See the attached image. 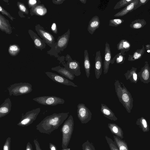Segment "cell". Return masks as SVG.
<instances>
[{
  "instance_id": "cell-1",
  "label": "cell",
  "mask_w": 150,
  "mask_h": 150,
  "mask_svg": "<svg viewBox=\"0 0 150 150\" xmlns=\"http://www.w3.org/2000/svg\"><path fill=\"white\" fill-rule=\"evenodd\" d=\"M69 114V112L54 113L47 116L37 125L36 129L41 133L50 134L62 124Z\"/></svg>"
},
{
  "instance_id": "cell-2",
  "label": "cell",
  "mask_w": 150,
  "mask_h": 150,
  "mask_svg": "<svg viewBox=\"0 0 150 150\" xmlns=\"http://www.w3.org/2000/svg\"><path fill=\"white\" fill-rule=\"evenodd\" d=\"M115 92L120 102L125 108L127 112L130 113L133 106V98L124 84L118 80L114 83Z\"/></svg>"
},
{
  "instance_id": "cell-3",
  "label": "cell",
  "mask_w": 150,
  "mask_h": 150,
  "mask_svg": "<svg viewBox=\"0 0 150 150\" xmlns=\"http://www.w3.org/2000/svg\"><path fill=\"white\" fill-rule=\"evenodd\" d=\"M74 127V121L71 115L63 125L61 132L62 135V149L67 148L71 139Z\"/></svg>"
},
{
  "instance_id": "cell-4",
  "label": "cell",
  "mask_w": 150,
  "mask_h": 150,
  "mask_svg": "<svg viewBox=\"0 0 150 150\" xmlns=\"http://www.w3.org/2000/svg\"><path fill=\"white\" fill-rule=\"evenodd\" d=\"M8 90L9 95L18 96L27 94L32 91V85L28 83H15L10 85Z\"/></svg>"
},
{
  "instance_id": "cell-5",
  "label": "cell",
  "mask_w": 150,
  "mask_h": 150,
  "mask_svg": "<svg viewBox=\"0 0 150 150\" xmlns=\"http://www.w3.org/2000/svg\"><path fill=\"white\" fill-rule=\"evenodd\" d=\"M40 111V108H38L28 111L25 114H22L17 125L23 127L30 125L36 120Z\"/></svg>"
},
{
  "instance_id": "cell-6",
  "label": "cell",
  "mask_w": 150,
  "mask_h": 150,
  "mask_svg": "<svg viewBox=\"0 0 150 150\" xmlns=\"http://www.w3.org/2000/svg\"><path fill=\"white\" fill-rule=\"evenodd\" d=\"M33 100L40 104L50 106L63 104L65 102L63 99L54 96H41L33 98Z\"/></svg>"
},
{
  "instance_id": "cell-7",
  "label": "cell",
  "mask_w": 150,
  "mask_h": 150,
  "mask_svg": "<svg viewBox=\"0 0 150 150\" xmlns=\"http://www.w3.org/2000/svg\"><path fill=\"white\" fill-rule=\"evenodd\" d=\"M77 117L82 124H86L91 119L92 114L89 110L83 103H79L77 106Z\"/></svg>"
},
{
  "instance_id": "cell-8",
  "label": "cell",
  "mask_w": 150,
  "mask_h": 150,
  "mask_svg": "<svg viewBox=\"0 0 150 150\" xmlns=\"http://www.w3.org/2000/svg\"><path fill=\"white\" fill-rule=\"evenodd\" d=\"M45 73L48 77L56 82L67 86L78 87L69 80L62 76L49 71L45 72Z\"/></svg>"
},
{
  "instance_id": "cell-9",
  "label": "cell",
  "mask_w": 150,
  "mask_h": 150,
  "mask_svg": "<svg viewBox=\"0 0 150 150\" xmlns=\"http://www.w3.org/2000/svg\"><path fill=\"white\" fill-rule=\"evenodd\" d=\"M67 62L65 68L76 76L81 74L79 63L76 60H73L70 56H67Z\"/></svg>"
},
{
  "instance_id": "cell-10",
  "label": "cell",
  "mask_w": 150,
  "mask_h": 150,
  "mask_svg": "<svg viewBox=\"0 0 150 150\" xmlns=\"http://www.w3.org/2000/svg\"><path fill=\"white\" fill-rule=\"evenodd\" d=\"M137 74L139 78L144 83H148L150 82V68L147 61L145 62L144 66Z\"/></svg>"
},
{
  "instance_id": "cell-11",
  "label": "cell",
  "mask_w": 150,
  "mask_h": 150,
  "mask_svg": "<svg viewBox=\"0 0 150 150\" xmlns=\"http://www.w3.org/2000/svg\"><path fill=\"white\" fill-rule=\"evenodd\" d=\"M111 53L109 44L106 42L105 44L104 59L103 64L104 74H106L109 68L111 61Z\"/></svg>"
},
{
  "instance_id": "cell-12",
  "label": "cell",
  "mask_w": 150,
  "mask_h": 150,
  "mask_svg": "<svg viewBox=\"0 0 150 150\" xmlns=\"http://www.w3.org/2000/svg\"><path fill=\"white\" fill-rule=\"evenodd\" d=\"M94 68L96 77L98 79L102 71V62L100 50L97 51L96 53Z\"/></svg>"
},
{
  "instance_id": "cell-13",
  "label": "cell",
  "mask_w": 150,
  "mask_h": 150,
  "mask_svg": "<svg viewBox=\"0 0 150 150\" xmlns=\"http://www.w3.org/2000/svg\"><path fill=\"white\" fill-rule=\"evenodd\" d=\"M11 103L9 98H6L0 106V118L5 116L11 111Z\"/></svg>"
},
{
  "instance_id": "cell-14",
  "label": "cell",
  "mask_w": 150,
  "mask_h": 150,
  "mask_svg": "<svg viewBox=\"0 0 150 150\" xmlns=\"http://www.w3.org/2000/svg\"><path fill=\"white\" fill-rule=\"evenodd\" d=\"M138 0H134L132 2L126 6L124 8L114 15L115 17L123 16L129 12H131L137 4Z\"/></svg>"
},
{
  "instance_id": "cell-15",
  "label": "cell",
  "mask_w": 150,
  "mask_h": 150,
  "mask_svg": "<svg viewBox=\"0 0 150 150\" xmlns=\"http://www.w3.org/2000/svg\"><path fill=\"white\" fill-rule=\"evenodd\" d=\"M100 24L99 18L98 16L93 17L90 21L88 25L87 30L88 32L92 35L96 29L99 28Z\"/></svg>"
},
{
  "instance_id": "cell-16",
  "label": "cell",
  "mask_w": 150,
  "mask_h": 150,
  "mask_svg": "<svg viewBox=\"0 0 150 150\" xmlns=\"http://www.w3.org/2000/svg\"><path fill=\"white\" fill-rule=\"evenodd\" d=\"M52 70L57 71L58 73L69 80H73L75 77L74 74L65 67L59 66L51 68Z\"/></svg>"
},
{
  "instance_id": "cell-17",
  "label": "cell",
  "mask_w": 150,
  "mask_h": 150,
  "mask_svg": "<svg viewBox=\"0 0 150 150\" xmlns=\"http://www.w3.org/2000/svg\"><path fill=\"white\" fill-rule=\"evenodd\" d=\"M70 34V29H69L67 31L58 38L57 46L61 50H64L66 48L68 45Z\"/></svg>"
},
{
  "instance_id": "cell-18",
  "label": "cell",
  "mask_w": 150,
  "mask_h": 150,
  "mask_svg": "<svg viewBox=\"0 0 150 150\" xmlns=\"http://www.w3.org/2000/svg\"><path fill=\"white\" fill-rule=\"evenodd\" d=\"M137 70V68L133 67H132L131 69L128 70L124 74L126 79L132 83H137L139 78Z\"/></svg>"
},
{
  "instance_id": "cell-19",
  "label": "cell",
  "mask_w": 150,
  "mask_h": 150,
  "mask_svg": "<svg viewBox=\"0 0 150 150\" xmlns=\"http://www.w3.org/2000/svg\"><path fill=\"white\" fill-rule=\"evenodd\" d=\"M100 111L104 116L107 118L114 121L117 120V118L115 116L114 113L105 104L101 103Z\"/></svg>"
},
{
  "instance_id": "cell-20",
  "label": "cell",
  "mask_w": 150,
  "mask_h": 150,
  "mask_svg": "<svg viewBox=\"0 0 150 150\" xmlns=\"http://www.w3.org/2000/svg\"><path fill=\"white\" fill-rule=\"evenodd\" d=\"M108 127L111 132L116 136L121 139L123 138V133L122 129L114 123H109Z\"/></svg>"
},
{
  "instance_id": "cell-21",
  "label": "cell",
  "mask_w": 150,
  "mask_h": 150,
  "mask_svg": "<svg viewBox=\"0 0 150 150\" xmlns=\"http://www.w3.org/2000/svg\"><path fill=\"white\" fill-rule=\"evenodd\" d=\"M130 43L127 40H122L117 45V50L121 51L120 53L123 55L125 54V52H127L131 47Z\"/></svg>"
},
{
  "instance_id": "cell-22",
  "label": "cell",
  "mask_w": 150,
  "mask_h": 150,
  "mask_svg": "<svg viewBox=\"0 0 150 150\" xmlns=\"http://www.w3.org/2000/svg\"><path fill=\"white\" fill-rule=\"evenodd\" d=\"M83 64L86 76L88 78L90 75L91 64L88 52L86 50H85L84 51Z\"/></svg>"
},
{
  "instance_id": "cell-23",
  "label": "cell",
  "mask_w": 150,
  "mask_h": 150,
  "mask_svg": "<svg viewBox=\"0 0 150 150\" xmlns=\"http://www.w3.org/2000/svg\"><path fill=\"white\" fill-rule=\"evenodd\" d=\"M145 50V47L143 45L141 49H137L132 55L129 54L128 60L130 61H133L139 59L143 55Z\"/></svg>"
},
{
  "instance_id": "cell-24",
  "label": "cell",
  "mask_w": 150,
  "mask_h": 150,
  "mask_svg": "<svg viewBox=\"0 0 150 150\" xmlns=\"http://www.w3.org/2000/svg\"><path fill=\"white\" fill-rule=\"evenodd\" d=\"M136 124L140 126L143 132H148L149 131V125L146 119L144 117L137 119Z\"/></svg>"
},
{
  "instance_id": "cell-25",
  "label": "cell",
  "mask_w": 150,
  "mask_h": 150,
  "mask_svg": "<svg viewBox=\"0 0 150 150\" xmlns=\"http://www.w3.org/2000/svg\"><path fill=\"white\" fill-rule=\"evenodd\" d=\"M114 141L119 150H129L127 143L119 137L114 135Z\"/></svg>"
},
{
  "instance_id": "cell-26",
  "label": "cell",
  "mask_w": 150,
  "mask_h": 150,
  "mask_svg": "<svg viewBox=\"0 0 150 150\" xmlns=\"http://www.w3.org/2000/svg\"><path fill=\"white\" fill-rule=\"evenodd\" d=\"M146 24V22L144 19H138L131 22L130 27L134 29H139L142 28Z\"/></svg>"
},
{
  "instance_id": "cell-27",
  "label": "cell",
  "mask_w": 150,
  "mask_h": 150,
  "mask_svg": "<svg viewBox=\"0 0 150 150\" xmlns=\"http://www.w3.org/2000/svg\"><path fill=\"white\" fill-rule=\"evenodd\" d=\"M33 12L35 14L39 16H43L47 12L46 8L42 5H37L32 8Z\"/></svg>"
},
{
  "instance_id": "cell-28",
  "label": "cell",
  "mask_w": 150,
  "mask_h": 150,
  "mask_svg": "<svg viewBox=\"0 0 150 150\" xmlns=\"http://www.w3.org/2000/svg\"><path fill=\"white\" fill-rule=\"evenodd\" d=\"M39 32L40 35L47 42L51 44L54 42V38L50 33L42 29H39Z\"/></svg>"
},
{
  "instance_id": "cell-29",
  "label": "cell",
  "mask_w": 150,
  "mask_h": 150,
  "mask_svg": "<svg viewBox=\"0 0 150 150\" xmlns=\"http://www.w3.org/2000/svg\"><path fill=\"white\" fill-rule=\"evenodd\" d=\"M9 25L7 23L5 18L0 14V28L1 30L5 31L6 33H9Z\"/></svg>"
},
{
  "instance_id": "cell-30",
  "label": "cell",
  "mask_w": 150,
  "mask_h": 150,
  "mask_svg": "<svg viewBox=\"0 0 150 150\" xmlns=\"http://www.w3.org/2000/svg\"><path fill=\"white\" fill-rule=\"evenodd\" d=\"M20 49L19 46L16 44L10 45L8 49V52L11 56H15L19 52Z\"/></svg>"
},
{
  "instance_id": "cell-31",
  "label": "cell",
  "mask_w": 150,
  "mask_h": 150,
  "mask_svg": "<svg viewBox=\"0 0 150 150\" xmlns=\"http://www.w3.org/2000/svg\"><path fill=\"white\" fill-rule=\"evenodd\" d=\"M124 55L120 52L117 54L111 60L110 63L112 64L115 61L117 64H122L124 62L125 59V58Z\"/></svg>"
},
{
  "instance_id": "cell-32",
  "label": "cell",
  "mask_w": 150,
  "mask_h": 150,
  "mask_svg": "<svg viewBox=\"0 0 150 150\" xmlns=\"http://www.w3.org/2000/svg\"><path fill=\"white\" fill-rule=\"evenodd\" d=\"M134 0H121L117 2L115 5L114 9H117L121 7L126 6L132 2Z\"/></svg>"
},
{
  "instance_id": "cell-33",
  "label": "cell",
  "mask_w": 150,
  "mask_h": 150,
  "mask_svg": "<svg viewBox=\"0 0 150 150\" xmlns=\"http://www.w3.org/2000/svg\"><path fill=\"white\" fill-rule=\"evenodd\" d=\"M105 138L110 150H119L116 144L113 140L107 136Z\"/></svg>"
},
{
  "instance_id": "cell-34",
  "label": "cell",
  "mask_w": 150,
  "mask_h": 150,
  "mask_svg": "<svg viewBox=\"0 0 150 150\" xmlns=\"http://www.w3.org/2000/svg\"><path fill=\"white\" fill-rule=\"evenodd\" d=\"M124 20L120 18H115L110 19L109 21V25L113 27H117L121 24Z\"/></svg>"
},
{
  "instance_id": "cell-35",
  "label": "cell",
  "mask_w": 150,
  "mask_h": 150,
  "mask_svg": "<svg viewBox=\"0 0 150 150\" xmlns=\"http://www.w3.org/2000/svg\"><path fill=\"white\" fill-rule=\"evenodd\" d=\"M83 150H96L94 146L88 140H87L82 145Z\"/></svg>"
},
{
  "instance_id": "cell-36",
  "label": "cell",
  "mask_w": 150,
  "mask_h": 150,
  "mask_svg": "<svg viewBox=\"0 0 150 150\" xmlns=\"http://www.w3.org/2000/svg\"><path fill=\"white\" fill-rule=\"evenodd\" d=\"M11 141V137H8L6 139L3 146V150H10Z\"/></svg>"
},
{
  "instance_id": "cell-37",
  "label": "cell",
  "mask_w": 150,
  "mask_h": 150,
  "mask_svg": "<svg viewBox=\"0 0 150 150\" xmlns=\"http://www.w3.org/2000/svg\"><path fill=\"white\" fill-rule=\"evenodd\" d=\"M17 4L19 8L21 11L25 13L28 14V11L26 7L23 4L19 2H18Z\"/></svg>"
},
{
  "instance_id": "cell-38",
  "label": "cell",
  "mask_w": 150,
  "mask_h": 150,
  "mask_svg": "<svg viewBox=\"0 0 150 150\" xmlns=\"http://www.w3.org/2000/svg\"><path fill=\"white\" fill-rule=\"evenodd\" d=\"M34 42L35 45L38 48H40L42 47V44L41 40L38 38H34Z\"/></svg>"
},
{
  "instance_id": "cell-39",
  "label": "cell",
  "mask_w": 150,
  "mask_h": 150,
  "mask_svg": "<svg viewBox=\"0 0 150 150\" xmlns=\"http://www.w3.org/2000/svg\"><path fill=\"white\" fill-rule=\"evenodd\" d=\"M0 11L2 14L5 15L8 17L11 20L13 21V18L10 15L7 11L4 9L1 6H0Z\"/></svg>"
},
{
  "instance_id": "cell-40",
  "label": "cell",
  "mask_w": 150,
  "mask_h": 150,
  "mask_svg": "<svg viewBox=\"0 0 150 150\" xmlns=\"http://www.w3.org/2000/svg\"><path fill=\"white\" fill-rule=\"evenodd\" d=\"M149 1V0H138V2L135 6L134 10L136 9L142 5H144L145 4Z\"/></svg>"
},
{
  "instance_id": "cell-41",
  "label": "cell",
  "mask_w": 150,
  "mask_h": 150,
  "mask_svg": "<svg viewBox=\"0 0 150 150\" xmlns=\"http://www.w3.org/2000/svg\"><path fill=\"white\" fill-rule=\"evenodd\" d=\"M33 142L35 146L36 150H42L40 147L38 139H34Z\"/></svg>"
},
{
  "instance_id": "cell-42",
  "label": "cell",
  "mask_w": 150,
  "mask_h": 150,
  "mask_svg": "<svg viewBox=\"0 0 150 150\" xmlns=\"http://www.w3.org/2000/svg\"><path fill=\"white\" fill-rule=\"evenodd\" d=\"M37 3V1L35 0H29L28 1V4L30 7L34 6Z\"/></svg>"
},
{
  "instance_id": "cell-43",
  "label": "cell",
  "mask_w": 150,
  "mask_h": 150,
  "mask_svg": "<svg viewBox=\"0 0 150 150\" xmlns=\"http://www.w3.org/2000/svg\"><path fill=\"white\" fill-rule=\"evenodd\" d=\"M51 29L52 32L55 33H57V25L55 23H53L51 27Z\"/></svg>"
},
{
  "instance_id": "cell-44",
  "label": "cell",
  "mask_w": 150,
  "mask_h": 150,
  "mask_svg": "<svg viewBox=\"0 0 150 150\" xmlns=\"http://www.w3.org/2000/svg\"><path fill=\"white\" fill-rule=\"evenodd\" d=\"M25 150H33L32 145L29 142L26 144Z\"/></svg>"
},
{
  "instance_id": "cell-45",
  "label": "cell",
  "mask_w": 150,
  "mask_h": 150,
  "mask_svg": "<svg viewBox=\"0 0 150 150\" xmlns=\"http://www.w3.org/2000/svg\"><path fill=\"white\" fill-rule=\"evenodd\" d=\"M49 148L50 150H57L55 145L51 143H49Z\"/></svg>"
},
{
  "instance_id": "cell-46",
  "label": "cell",
  "mask_w": 150,
  "mask_h": 150,
  "mask_svg": "<svg viewBox=\"0 0 150 150\" xmlns=\"http://www.w3.org/2000/svg\"><path fill=\"white\" fill-rule=\"evenodd\" d=\"M65 0H58L53 1H54L53 3H54L56 4H60L62 3Z\"/></svg>"
},
{
  "instance_id": "cell-47",
  "label": "cell",
  "mask_w": 150,
  "mask_h": 150,
  "mask_svg": "<svg viewBox=\"0 0 150 150\" xmlns=\"http://www.w3.org/2000/svg\"><path fill=\"white\" fill-rule=\"evenodd\" d=\"M146 48L147 50H150V44H148L146 45Z\"/></svg>"
},
{
  "instance_id": "cell-48",
  "label": "cell",
  "mask_w": 150,
  "mask_h": 150,
  "mask_svg": "<svg viewBox=\"0 0 150 150\" xmlns=\"http://www.w3.org/2000/svg\"><path fill=\"white\" fill-rule=\"evenodd\" d=\"M79 1L83 4H85L86 2V0H79Z\"/></svg>"
},
{
  "instance_id": "cell-49",
  "label": "cell",
  "mask_w": 150,
  "mask_h": 150,
  "mask_svg": "<svg viewBox=\"0 0 150 150\" xmlns=\"http://www.w3.org/2000/svg\"><path fill=\"white\" fill-rule=\"evenodd\" d=\"M61 150H70V148H67L65 149H63Z\"/></svg>"
},
{
  "instance_id": "cell-50",
  "label": "cell",
  "mask_w": 150,
  "mask_h": 150,
  "mask_svg": "<svg viewBox=\"0 0 150 150\" xmlns=\"http://www.w3.org/2000/svg\"></svg>"
}]
</instances>
